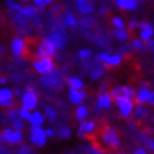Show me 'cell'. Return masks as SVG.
Returning a JSON list of instances; mask_svg holds the SVG:
<instances>
[{"instance_id":"obj_1","label":"cell","mask_w":154,"mask_h":154,"mask_svg":"<svg viewBox=\"0 0 154 154\" xmlns=\"http://www.w3.org/2000/svg\"><path fill=\"white\" fill-rule=\"evenodd\" d=\"M55 51L57 48L48 38H40L35 48V54H34V61L41 60V58H52L55 55Z\"/></svg>"},{"instance_id":"obj_2","label":"cell","mask_w":154,"mask_h":154,"mask_svg":"<svg viewBox=\"0 0 154 154\" xmlns=\"http://www.w3.org/2000/svg\"><path fill=\"white\" fill-rule=\"evenodd\" d=\"M41 84L45 86V88H51V89H61L62 88V84H64V79H62V75L57 71H51L45 74V76L41 78Z\"/></svg>"},{"instance_id":"obj_3","label":"cell","mask_w":154,"mask_h":154,"mask_svg":"<svg viewBox=\"0 0 154 154\" xmlns=\"http://www.w3.org/2000/svg\"><path fill=\"white\" fill-rule=\"evenodd\" d=\"M109 96L112 98V100L117 98H127V99H134L136 98V91L130 86H116L112 88L109 92Z\"/></svg>"},{"instance_id":"obj_4","label":"cell","mask_w":154,"mask_h":154,"mask_svg":"<svg viewBox=\"0 0 154 154\" xmlns=\"http://www.w3.org/2000/svg\"><path fill=\"white\" fill-rule=\"evenodd\" d=\"M21 103H23V107L27 109V110H33V109L37 107L38 96H37V94H35V91H34L31 86L26 88V94H24L23 98H21Z\"/></svg>"},{"instance_id":"obj_5","label":"cell","mask_w":154,"mask_h":154,"mask_svg":"<svg viewBox=\"0 0 154 154\" xmlns=\"http://www.w3.org/2000/svg\"><path fill=\"white\" fill-rule=\"evenodd\" d=\"M115 103H116V106L119 107V115H120V117L127 119V117L131 115L133 107H134V102H133L131 99L117 98V99H115Z\"/></svg>"},{"instance_id":"obj_6","label":"cell","mask_w":154,"mask_h":154,"mask_svg":"<svg viewBox=\"0 0 154 154\" xmlns=\"http://www.w3.org/2000/svg\"><path fill=\"white\" fill-rule=\"evenodd\" d=\"M21 140H23L21 130H16V129H6L2 131L0 136V141H6L9 144H17L21 143Z\"/></svg>"},{"instance_id":"obj_7","label":"cell","mask_w":154,"mask_h":154,"mask_svg":"<svg viewBox=\"0 0 154 154\" xmlns=\"http://www.w3.org/2000/svg\"><path fill=\"white\" fill-rule=\"evenodd\" d=\"M33 66H34V69L37 71L38 74L45 75V74H48V72L54 71V68H55V64H54L52 58H41V60L34 61Z\"/></svg>"},{"instance_id":"obj_8","label":"cell","mask_w":154,"mask_h":154,"mask_svg":"<svg viewBox=\"0 0 154 154\" xmlns=\"http://www.w3.org/2000/svg\"><path fill=\"white\" fill-rule=\"evenodd\" d=\"M30 140L31 143L38 147H42L47 141V134H45V130H42L41 126H31V131H30Z\"/></svg>"},{"instance_id":"obj_9","label":"cell","mask_w":154,"mask_h":154,"mask_svg":"<svg viewBox=\"0 0 154 154\" xmlns=\"http://www.w3.org/2000/svg\"><path fill=\"white\" fill-rule=\"evenodd\" d=\"M134 103L136 105H144V103L154 105V92L150 91L149 88H140V91L136 94Z\"/></svg>"},{"instance_id":"obj_10","label":"cell","mask_w":154,"mask_h":154,"mask_svg":"<svg viewBox=\"0 0 154 154\" xmlns=\"http://www.w3.org/2000/svg\"><path fill=\"white\" fill-rule=\"evenodd\" d=\"M0 107L5 110L14 109V100H13V92L10 89H0Z\"/></svg>"},{"instance_id":"obj_11","label":"cell","mask_w":154,"mask_h":154,"mask_svg":"<svg viewBox=\"0 0 154 154\" xmlns=\"http://www.w3.org/2000/svg\"><path fill=\"white\" fill-rule=\"evenodd\" d=\"M137 27L140 28V38L143 42H147L153 37V27L149 23H137Z\"/></svg>"},{"instance_id":"obj_12","label":"cell","mask_w":154,"mask_h":154,"mask_svg":"<svg viewBox=\"0 0 154 154\" xmlns=\"http://www.w3.org/2000/svg\"><path fill=\"white\" fill-rule=\"evenodd\" d=\"M95 127H96V123L94 120H88V122H81L79 125V129H78V134L85 137L86 134L89 133H92L95 130Z\"/></svg>"},{"instance_id":"obj_13","label":"cell","mask_w":154,"mask_h":154,"mask_svg":"<svg viewBox=\"0 0 154 154\" xmlns=\"http://www.w3.org/2000/svg\"><path fill=\"white\" fill-rule=\"evenodd\" d=\"M24 48H26V45H24L23 38L16 37L13 41H11V50H13V52H14V55L16 57H23Z\"/></svg>"},{"instance_id":"obj_14","label":"cell","mask_w":154,"mask_h":154,"mask_svg":"<svg viewBox=\"0 0 154 154\" xmlns=\"http://www.w3.org/2000/svg\"><path fill=\"white\" fill-rule=\"evenodd\" d=\"M116 6L120 10H134L139 6V0H115Z\"/></svg>"},{"instance_id":"obj_15","label":"cell","mask_w":154,"mask_h":154,"mask_svg":"<svg viewBox=\"0 0 154 154\" xmlns=\"http://www.w3.org/2000/svg\"><path fill=\"white\" fill-rule=\"evenodd\" d=\"M85 96H86V94H85V91H78V89H71L69 94H68V98H69V100L72 103H75V105H79L82 100L85 99Z\"/></svg>"},{"instance_id":"obj_16","label":"cell","mask_w":154,"mask_h":154,"mask_svg":"<svg viewBox=\"0 0 154 154\" xmlns=\"http://www.w3.org/2000/svg\"><path fill=\"white\" fill-rule=\"evenodd\" d=\"M98 107L99 109H110L112 107V98L109 96V94H100L98 99Z\"/></svg>"},{"instance_id":"obj_17","label":"cell","mask_w":154,"mask_h":154,"mask_svg":"<svg viewBox=\"0 0 154 154\" xmlns=\"http://www.w3.org/2000/svg\"><path fill=\"white\" fill-rule=\"evenodd\" d=\"M95 10V3L92 0H86L84 3H78V11L82 14H91Z\"/></svg>"},{"instance_id":"obj_18","label":"cell","mask_w":154,"mask_h":154,"mask_svg":"<svg viewBox=\"0 0 154 154\" xmlns=\"http://www.w3.org/2000/svg\"><path fill=\"white\" fill-rule=\"evenodd\" d=\"M61 17H62V26L64 27H71V28L76 27L78 20L75 19V16L72 13H64Z\"/></svg>"},{"instance_id":"obj_19","label":"cell","mask_w":154,"mask_h":154,"mask_svg":"<svg viewBox=\"0 0 154 154\" xmlns=\"http://www.w3.org/2000/svg\"><path fill=\"white\" fill-rule=\"evenodd\" d=\"M120 62H122V57L115 54V55H109L106 62H103V66H105V69H110L113 66L120 65Z\"/></svg>"},{"instance_id":"obj_20","label":"cell","mask_w":154,"mask_h":154,"mask_svg":"<svg viewBox=\"0 0 154 154\" xmlns=\"http://www.w3.org/2000/svg\"><path fill=\"white\" fill-rule=\"evenodd\" d=\"M66 85L69 86L71 89H78V91H81V89H84V82L79 79V78H75V76H71V78H66L65 79Z\"/></svg>"},{"instance_id":"obj_21","label":"cell","mask_w":154,"mask_h":154,"mask_svg":"<svg viewBox=\"0 0 154 154\" xmlns=\"http://www.w3.org/2000/svg\"><path fill=\"white\" fill-rule=\"evenodd\" d=\"M30 123H31V126H41L42 122H44V116H42L40 112H34L31 116H30Z\"/></svg>"},{"instance_id":"obj_22","label":"cell","mask_w":154,"mask_h":154,"mask_svg":"<svg viewBox=\"0 0 154 154\" xmlns=\"http://www.w3.org/2000/svg\"><path fill=\"white\" fill-rule=\"evenodd\" d=\"M79 26L82 28H85V30H91L92 27L96 26V21H95V19H92V17H85V19L79 20Z\"/></svg>"},{"instance_id":"obj_23","label":"cell","mask_w":154,"mask_h":154,"mask_svg":"<svg viewBox=\"0 0 154 154\" xmlns=\"http://www.w3.org/2000/svg\"><path fill=\"white\" fill-rule=\"evenodd\" d=\"M86 116H88V109H86V106L79 105V106L76 107V110H75V117H76L78 120H84Z\"/></svg>"},{"instance_id":"obj_24","label":"cell","mask_w":154,"mask_h":154,"mask_svg":"<svg viewBox=\"0 0 154 154\" xmlns=\"http://www.w3.org/2000/svg\"><path fill=\"white\" fill-rule=\"evenodd\" d=\"M113 35H115L117 40H120V41H125V40L129 38V33H127L125 28H117V30H115V31H113Z\"/></svg>"},{"instance_id":"obj_25","label":"cell","mask_w":154,"mask_h":154,"mask_svg":"<svg viewBox=\"0 0 154 154\" xmlns=\"http://www.w3.org/2000/svg\"><path fill=\"white\" fill-rule=\"evenodd\" d=\"M147 117V110H146L143 105H137L136 107V119L139 120V119H146Z\"/></svg>"},{"instance_id":"obj_26","label":"cell","mask_w":154,"mask_h":154,"mask_svg":"<svg viewBox=\"0 0 154 154\" xmlns=\"http://www.w3.org/2000/svg\"><path fill=\"white\" fill-rule=\"evenodd\" d=\"M109 21L116 28H125V23H123V20L120 17H109Z\"/></svg>"},{"instance_id":"obj_27","label":"cell","mask_w":154,"mask_h":154,"mask_svg":"<svg viewBox=\"0 0 154 154\" xmlns=\"http://www.w3.org/2000/svg\"><path fill=\"white\" fill-rule=\"evenodd\" d=\"M45 113H47V117L50 122H54L57 119V112L52 109V107H50V106L45 107Z\"/></svg>"},{"instance_id":"obj_28","label":"cell","mask_w":154,"mask_h":154,"mask_svg":"<svg viewBox=\"0 0 154 154\" xmlns=\"http://www.w3.org/2000/svg\"><path fill=\"white\" fill-rule=\"evenodd\" d=\"M91 55H92V52L89 51V50H81V51L78 52V57H79V60H82V61L91 58Z\"/></svg>"},{"instance_id":"obj_29","label":"cell","mask_w":154,"mask_h":154,"mask_svg":"<svg viewBox=\"0 0 154 154\" xmlns=\"http://www.w3.org/2000/svg\"><path fill=\"white\" fill-rule=\"evenodd\" d=\"M30 116H31V113H30V110H27V109H24V107H21L19 110V117H21V119H30Z\"/></svg>"},{"instance_id":"obj_30","label":"cell","mask_w":154,"mask_h":154,"mask_svg":"<svg viewBox=\"0 0 154 154\" xmlns=\"http://www.w3.org/2000/svg\"><path fill=\"white\" fill-rule=\"evenodd\" d=\"M131 47L134 50H143L144 48V42H141L140 40H131Z\"/></svg>"},{"instance_id":"obj_31","label":"cell","mask_w":154,"mask_h":154,"mask_svg":"<svg viewBox=\"0 0 154 154\" xmlns=\"http://www.w3.org/2000/svg\"><path fill=\"white\" fill-rule=\"evenodd\" d=\"M57 133H58V136H60V137H62V139H66V137H69V136H71L69 129H66V127H64V129H60V130L57 131Z\"/></svg>"},{"instance_id":"obj_32","label":"cell","mask_w":154,"mask_h":154,"mask_svg":"<svg viewBox=\"0 0 154 154\" xmlns=\"http://www.w3.org/2000/svg\"><path fill=\"white\" fill-rule=\"evenodd\" d=\"M107 58H109V55L103 52V54H99V55L96 57V61H99V62H106Z\"/></svg>"},{"instance_id":"obj_33","label":"cell","mask_w":154,"mask_h":154,"mask_svg":"<svg viewBox=\"0 0 154 154\" xmlns=\"http://www.w3.org/2000/svg\"><path fill=\"white\" fill-rule=\"evenodd\" d=\"M34 3L37 5V9H44L45 7V0H34Z\"/></svg>"},{"instance_id":"obj_34","label":"cell","mask_w":154,"mask_h":154,"mask_svg":"<svg viewBox=\"0 0 154 154\" xmlns=\"http://www.w3.org/2000/svg\"><path fill=\"white\" fill-rule=\"evenodd\" d=\"M20 154H31V150L28 149V147H26V146H24L23 149L20 150Z\"/></svg>"},{"instance_id":"obj_35","label":"cell","mask_w":154,"mask_h":154,"mask_svg":"<svg viewBox=\"0 0 154 154\" xmlns=\"http://www.w3.org/2000/svg\"><path fill=\"white\" fill-rule=\"evenodd\" d=\"M147 146H149L150 149L154 151V140H150V139H149V140H147Z\"/></svg>"},{"instance_id":"obj_36","label":"cell","mask_w":154,"mask_h":154,"mask_svg":"<svg viewBox=\"0 0 154 154\" xmlns=\"http://www.w3.org/2000/svg\"><path fill=\"white\" fill-rule=\"evenodd\" d=\"M134 154H147V151H146L144 149H137L134 151Z\"/></svg>"},{"instance_id":"obj_37","label":"cell","mask_w":154,"mask_h":154,"mask_svg":"<svg viewBox=\"0 0 154 154\" xmlns=\"http://www.w3.org/2000/svg\"><path fill=\"white\" fill-rule=\"evenodd\" d=\"M45 134H47L48 137H52V136H54V131H52L51 129H47V130H45Z\"/></svg>"},{"instance_id":"obj_38","label":"cell","mask_w":154,"mask_h":154,"mask_svg":"<svg viewBox=\"0 0 154 154\" xmlns=\"http://www.w3.org/2000/svg\"><path fill=\"white\" fill-rule=\"evenodd\" d=\"M6 81H7V78H6V76H2V78H0V84H6Z\"/></svg>"},{"instance_id":"obj_39","label":"cell","mask_w":154,"mask_h":154,"mask_svg":"<svg viewBox=\"0 0 154 154\" xmlns=\"http://www.w3.org/2000/svg\"><path fill=\"white\" fill-rule=\"evenodd\" d=\"M54 0H45V5H48V3H52Z\"/></svg>"},{"instance_id":"obj_40","label":"cell","mask_w":154,"mask_h":154,"mask_svg":"<svg viewBox=\"0 0 154 154\" xmlns=\"http://www.w3.org/2000/svg\"><path fill=\"white\" fill-rule=\"evenodd\" d=\"M84 2H86V0H76V3H84Z\"/></svg>"},{"instance_id":"obj_41","label":"cell","mask_w":154,"mask_h":154,"mask_svg":"<svg viewBox=\"0 0 154 154\" xmlns=\"http://www.w3.org/2000/svg\"><path fill=\"white\" fill-rule=\"evenodd\" d=\"M21 2H28V0H21Z\"/></svg>"}]
</instances>
